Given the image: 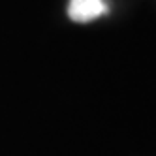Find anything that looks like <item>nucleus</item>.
I'll list each match as a JSON object with an SVG mask.
<instances>
[{
	"label": "nucleus",
	"instance_id": "obj_1",
	"mask_svg": "<svg viewBox=\"0 0 156 156\" xmlns=\"http://www.w3.org/2000/svg\"><path fill=\"white\" fill-rule=\"evenodd\" d=\"M109 12L105 0H70L68 15L75 23H88Z\"/></svg>",
	"mask_w": 156,
	"mask_h": 156
}]
</instances>
